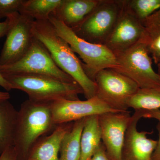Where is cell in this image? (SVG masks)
Here are the masks:
<instances>
[{"instance_id":"6da1fadb","label":"cell","mask_w":160,"mask_h":160,"mask_svg":"<svg viewBox=\"0 0 160 160\" xmlns=\"http://www.w3.org/2000/svg\"><path fill=\"white\" fill-rule=\"evenodd\" d=\"M32 32L48 49L58 67L81 86L86 99L95 97V83L87 76L82 62L66 40L58 34L49 20L34 21Z\"/></svg>"},{"instance_id":"7a4b0ae2","label":"cell","mask_w":160,"mask_h":160,"mask_svg":"<svg viewBox=\"0 0 160 160\" xmlns=\"http://www.w3.org/2000/svg\"><path fill=\"white\" fill-rule=\"evenodd\" d=\"M51 103L28 99L21 104L13 146L19 160H27L36 143L57 127L52 118Z\"/></svg>"},{"instance_id":"3957f363","label":"cell","mask_w":160,"mask_h":160,"mask_svg":"<svg viewBox=\"0 0 160 160\" xmlns=\"http://www.w3.org/2000/svg\"><path fill=\"white\" fill-rule=\"evenodd\" d=\"M2 75L12 89L24 92L32 101L51 103L59 100H78L79 95L84 94L77 83L64 82L49 76L27 73Z\"/></svg>"},{"instance_id":"277c9868","label":"cell","mask_w":160,"mask_h":160,"mask_svg":"<svg viewBox=\"0 0 160 160\" xmlns=\"http://www.w3.org/2000/svg\"><path fill=\"white\" fill-rule=\"evenodd\" d=\"M49 20L58 34L66 40L72 51L82 60L83 69L90 79L94 82L96 75L102 69H116L115 55L106 46L89 42L78 37L52 13Z\"/></svg>"},{"instance_id":"5b68a950","label":"cell","mask_w":160,"mask_h":160,"mask_svg":"<svg viewBox=\"0 0 160 160\" xmlns=\"http://www.w3.org/2000/svg\"><path fill=\"white\" fill-rule=\"evenodd\" d=\"M125 0H99L79 25L71 29L78 37L104 45L122 12Z\"/></svg>"},{"instance_id":"8992f818","label":"cell","mask_w":160,"mask_h":160,"mask_svg":"<svg viewBox=\"0 0 160 160\" xmlns=\"http://www.w3.org/2000/svg\"><path fill=\"white\" fill-rule=\"evenodd\" d=\"M115 55L117 66L114 69L133 81L140 89L160 87V76L152 68L145 38Z\"/></svg>"},{"instance_id":"52a82bcc","label":"cell","mask_w":160,"mask_h":160,"mask_svg":"<svg viewBox=\"0 0 160 160\" xmlns=\"http://www.w3.org/2000/svg\"><path fill=\"white\" fill-rule=\"evenodd\" d=\"M94 82L95 96L117 111L128 110L129 101L139 89L132 80L111 68L99 72Z\"/></svg>"},{"instance_id":"ba28073f","label":"cell","mask_w":160,"mask_h":160,"mask_svg":"<svg viewBox=\"0 0 160 160\" xmlns=\"http://www.w3.org/2000/svg\"><path fill=\"white\" fill-rule=\"evenodd\" d=\"M0 72L2 74L45 75L64 82L77 83L71 77L58 67L48 49L34 37L31 47L26 54L16 62L8 66H0Z\"/></svg>"},{"instance_id":"9c48e42d","label":"cell","mask_w":160,"mask_h":160,"mask_svg":"<svg viewBox=\"0 0 160 160\" xmlns=\"http://www.w3.org/2000/svg\"><path fill=\"white\" fill-rule=\"evenodd\" d=\"M35 20L18 13L9 31L0 54V66L16 62L26 54L32 44V32Z\"/></svg>"},{"instance_id":"30bf717a","label":"cell","mask_w":160,"mask_h":160,"mask_svg":"<svg viewBox=\"0 0 160 160\" xmlns=\"http://www.w3.org/2000/svg\"><path fill=\"white\" fill-rule=\"evenodd\" d=\"M98 117L102 142L107 157L110 160H122L123 143L131 119L130 112H108Z\"/></svg>"},{"instance_id":"8fae6325","label":"cell","mask_w":160,"mask_h":160,"mask_svg":"<svg viewBox=\"0 0 160 160\" xmlns=\"http://www.w3.org/2000/svg\"><path fill=\"white\" fill-rule=\"evenodd\" d=\"M52 118L56 125L73 122L92 115L117 111L96 96L85 101L59 100L51 103Z\"/></svg>"},{"instance_id":"7c38bea8","label":"cell","mask_w":160,"mask_h":160,"mask_svg":"<svg viewBox=\"0 0 160 160\" xmlns=\"http://www.w3.org/2000/svg\"><path fill=\"white\" fill-rule=\"evenodd\" d=\"M146 35V28L127 8L125 0L122 12L104 45L115 54L142 41Z\"/></svg>"},{"instance_id":"4fadbf2b","label":"cell","mask_w":160,"mask_h":160,"mask_svg":"<svg viewBox=\"0 0 160 160\" xmlns=\"http://www.w3.org/2000/svg\"><path fill=\"white\" fill-rule=\"evenodd\" d=\"M144 110H135L126 130L122 152V160H152L158 141L149 138L147 135L153 132L138 131L137 126L143 118Z\"/></svg>"},{"instance_id":"5bb4252c","label":"cell","mask_w":160,"mask_h":160,"mask_svg":"<svg viewBox=\"0 0 160 160\" xmlns=\"http://www.w3.org/2000/svg\"><path fill=\"white\" fill-rule=\"evenodd\" d=\"M73 122L58 125L50 134L40 139L32 147L27 160H59L61 143Z\"/></svg>"},{"instance_id":"9a60e30c","label":"cell","mask_w":160,"mask_h":160,"mask_svg":"<svg viewBox=\"0 0 160 160\" xmlns=\"http://www.w3.org/2000/svg\"><path fill=\"white\" fill-rule=\"evenodd\" d=\"M99 2V0H63L52 13L67 27L72 29L82 22Z\"/></svg>"},{"instance_id":"2e32d148","label":"cell","mask_w":160,"mask_h":160,"mask_svg":"<svg viewBox=\"0 0 160 160\" xmlns=\"http://www.w3.org/2000/svg\"><path fill=\"white\" fill-rule=\"evenodd\" d=\"M18 114L9 100H0V154L14 146Z\"/></svg>"},{"instance_id":"e0dca14e","label":"cell","mask_w":160,"mask_h":160,"mask_svg":"<svg viewBox=\"0 0 160 160\" xmlns=\"http://www.w3.org/2000/svg\"><path fill=\"white\" fill-rule=\"evenodd\" d=\"M99 115H92L85 118L80 139V160H90L102 143Z\"/></svg>"},{"instance_id":"ac0fdd59","label":"cell","mask_w":160,"mask_h":160,"mask_svg":"<svg viewBox=\"0 0 160 160\" xmlns=\"http://www.w3.org/2000/svg\"><path fill=\"white\" fill-rule=\"evenodd\" d=\"M85 118L74 122L72 129L65 135L61 143L59 160H80V139Z\"/></svg>"},{"instance_id":"d6986e66","label":"cell","mask_w":160,"mask_h":160,"mask_svg":"<svg viewBox=\"0 0 160 160\" xmlns=\"http://www.w3.org/2000/svg\"><path fill=\"white\" fill-rule=\"evenodd\" d=\"M63 0H24L20 14L32 18L35 21L49 20Z\"/></svg>"},{"instance_id":"ffe728a7","label":"cell","mask_w":160,"mask_h":160,"mask_svg":"<svg viewBox=\"0 0 160 160\" xmlns=\"http://www.w3.org/2000/svg\"><path fill=\"white\" fill-rule=\"evenodd\" d=\"M129 107L135 110H156L160 109V87L139 89L131 98Z\"/></svg>"},{"instance_id":"44dd1931","label":"cell","mask_w":160,"mask_h":160,"mask_svg":"<svg viewBox=\"0 0 160 160\" xmlns=\"http://www.w3.org/2000/svg\"><path fill=\"white\" fill-rule=\"evenodd\" d=\"M125 4L142 23L160 9V0H125Z\"/></svg>"},{"instance_id":"7402d4cb","label":"cell","mask_w":160,"mask_h":160,"mask_svg":"<svg viewBox=\"0 0 160 160\" xmlns=\"http://www.w3.org/2000/svg\"><path fill=\"white\" fill-rule=\"evenodd\" d=\"M145 41L147 49L154 63H160V26L146 29Z\"/></svg>"},{"instance_id":"603a6c76","label":"cell","mask_w":160,"mask_h":160,"mask_svg":"<svg viewBox=\"0 0 160 160\" xmlns=\"http://www.w3.org/2000/svg\"><path fill=\"white\" fill-rule=\"evenodd\" d=\"M24 0H0V19L19 12Z\"/></svg>"},{"instance_id":"cb8c5ba5","label":"cell","mask_w":160,"mask_h":160,"mask_svg":"<svg viewBox=\"0 0 160 160\" xmlns=\"http://www.w3.org/2000/svg\"><path fill=\"white\" fill-rule=\"evenodd\" d=\"M142 23L146 29L160 26V9L147 18Z\"/></svg>"},{"instance_id":"d4e9b609","label":"cell","mask_w":160,"mask_h":160,"mask_svg":"<svg viewBox=\"0 0 160 160\" xmlns=\"http://www.w3.org/2000/svg\"><path fill=\"white\" fill-rule=\"evenodd\" d=\"M18 13L19 12L11 15L6 18V20L4 22H0V38L7 34L11 27L16 16Z\"/></svg>"},{"instance_id":"484cf974","label":"cell","mask_w":160,"mask_h":160,"mask_svg":"<svg viewBox=\"0 0 160 160\" xmlns=\"http://www.w3.org/2000/svg\"><path fill=\"white\" fill-rule=\"evenodd\" d=\"M0 160H19L14 146H11L0 154Z\"/></svg>"},{"instance_id":"4316f807","label":"cell","mask_w":160,"mask_h":160,"mask_svg":"<svg viewBox=\"0 0 160 160\" xmlns=\"http://www.w3.org/2000/svg\"><path fill=\"white\" fill-rule=\"evenodd\" d=\"M90 160H110L106 154V149L102 142Z\"/></svg>"},{"instance_id":"83f0119b","label":"cell","mask_w":160,"mask_h":160,"mask_svg":"<svg viewBox=\"0 0 160 160\" xmlns=\"http://www.w3.org/2000/svg\"><path fill=\"white\" fill-rule=\"evenodd\" d=\"M156 129L158 130L159 138L157 145L152 154V160H160V122H158L157 125Z\"/></svg>"},{"instance_id":"f1b7e54d","label":"cell","mask_w":160,"mask_h":160,"mask_svg":"<svg viewBox=\"0 0 160 160\" xmlns=\"http://www.w3.org/2000/svg\"><path fill=\"white\" fill-rule=\"evenodd\" d=\"M143 118L154 119L160 122V109L146 111Z\"/></svg>"},{"instance_id":"f546056e","label":"cell","mask_w":160,"mask_h":160,"mask_svg":"<svg viewBox=\"0 0 160 160\" xmlns=\"http://www.w3.org/2000/svg\"><path fill=\"white\" fill-rule=\"evenodd\" d=\"M0 86L7 91H10L12 89L11 85L3 77L1 72H0Z\"/></svg>"},{"instance_id":"4dcf8cb0","label":"cell","mask_w":160,"mask_h":160,"mask_svg":"<svg viewBox=\"0 0 160 160\" xmlns=\"http://www.w3.org/2000/svg\"><path fill=\"white\" fill-rule=\"evenodd\" d=\"M10 98V94L7 92L0 91V100H9Z\"/></svg>"},{"instance_id":"1f68e13d","label":"cell","mask_w":160,"mask_h":160,"mask_svg":"<svg viewBox=\"0 0 160 160\" xmlns=\"http://www.w3.org/2000/svg\"><path fill=\"white\" fill-rule=\"evenodd\" d=\"M158 66V73L160 76V63H159Z\"/></svg>"}]
</instances>
